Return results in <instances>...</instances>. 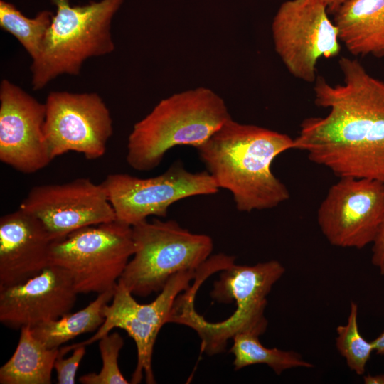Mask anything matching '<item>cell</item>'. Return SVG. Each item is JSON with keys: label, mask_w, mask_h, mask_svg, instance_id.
Listing matches in <instances>:
<instances>
[{"label": "cell", "mask_w": 384, "mask_h": 384, "mask_svg": "<svg viewBox=\"0 0 384 384\" xmlns=\"http://www.w3.org/2000/svg\"><path fill=\"white\" fill-rule=\"evenodd\" d=\"M372 245V264L384 275V215Z\"/></svg>", "instance_id": "obj_25"}, {"label": "cell", "mask_w": 384, "mask_h": 384, "mask_svg": "<svg viewBox=\"0 0 384 384\" xmlns=\"http://www.w3.org/2000/svg\"><path fill=\"white\" fill-rule=\"evenodd\" d=\"M135 251L132 226L117 220L53 242L50 265L65 270L78 294L114 289Z\"/></svg>", "instance_id": "obj_7"}, {"label": "cell", "mask_w": 384, "mask_h": 384, "mask_svg": "<svg viewBox=\"0 0 384 384\" xmlns=\"http://www.w3.org/2000/svg\"><path fill=\"white\" fill-rule=\"evenodd\" d=\"M114 289L98 294L95 299L75 313L31 327L33 336L48 348L60 346L76 336L97 330L103 324V306L112 300Z\"/></svg>", "instance_id": "obj_19"}, {"label": "cell", "mask_w": 384, "mask_h": 384, "mask_svg": "<svg viewBox=\"0 0 384 384\" xmlns=\"http://www.w3.org/2000/svg\"><path fill=\"white\" fill-rule=\"evenodd\" d=\"M338 65L341 84L317 75L314 103L329 112L302 122L294 149L339 178L384 183V81L356 59L342 57Z\"/></svg>", "instance_id": "obj_1"}, {"label": "cell", "mask_w": 384, "mask_h": 384, "mask_svg": "<svg viewBox=\"0 0 384 384\" xmlns=\"http://www.w3.org/2000/svg\"><path fill=\"white\" fill-rule=\"evenodd\" d=\"M46 105L7 79L0 84V160L23 174L47 166L53 158L43 125Z\"/></svg>", "instance_id": "obj_14"}, {"label": "cell", "mask_w": 384, "mask_h": 384, "mask_svg": "<svg viewBox=\"0 0 384 384\" xmlns=\"http://www.w3.org/2000/svg\"><path fill=\"white\" fill-rule=\"evenodd\" d=\"M20 331L14 353L0 368V383L50 384L59 348H47L33 336L29 326Z\"/></svg>", "instance_id": "obj_18"}, {"label": "cell", "mask_w": 384, "mask_h": 384, "mask_svg": "<svg viewBox=\"0 0 384 384\" xmlns=\"http://www.w3.org/2000/svg\"><path fill=\"white\" fill-rule=\"evenodd\" d=\"M384 215V183L341 178L317 210V223L327 241L343 248L372 244Z\"/></svg>", "instance_id": "obj_12"}, {"label": "cell", "mask_w": 384, "mask_h": 384, "mask_svg": "<svg viewBox=\"0 0 384 384\" xmlns=\"http://www.w3.org/2000/svg\"><path fill=\"white\" fill-rule=\"evenodd\" d=\"M53 15L52 11L43 10L30 18L14 4L0 1V27L18 40L31 60L40 52Z\"/></svg>", "instance_id": "obj_21"}, {"label": "cell", "mask_w": 384, "mask_h": 384, "mask_svg": "<svg viewBox=\"0 0 384 384\" xmlns=\"http://www.w3.org/2000/svg\"><path fill=\"white\" fill-rule=\"evenodd\" d=\"M78 294L69 273L50 265L24 282L0 287V321L18 329L57 319L70 312Z\"/></svg>", "instance_id": "obj_15"}, {"label": "cell", "mask_w": 384, "mask_h": 384, "mask_svg": "<svg viewBox=\"0 0 384 384\" xmlns=\"http://www.w3.org/2000/svg\"><path fill=\"white\" fill-rule=\"evenodd\" d=\"M50 1L55 14L31 65L33 90L43 89L59 75H78L88 58L111 53L114 50L111 23L124 0L83 6H72L70 0Z\"/></svg>", "instance_id": "obj_5"}, {"label": "cell", "mask_w": 384, "mask_h": 384, "mask_svg": "<svg viewBox=\"0 0 384 384\" xmlns=\"http://www.w3.org/2000/svg\"><path fill=\"white\" fill-rule=\"evenodd\" d=\"M201 267L172 276L158 296L145 304L138 303L134 295L118 281L111 304L102 308L103 324L90 338L75 344L87 346L110 334L112 329H122L132 338L137 346V362L130 383H141L144 376L146 383H156L152 370L156 339L161 327L169 323L177 298L191 287V281L196 277Z\"/></svg>", "instance_id": "obj_8"}, {"label": "cell", "mask_w": 384, "mask_h": 384, "mask_svg": "<svg viewBox=\"0 0 384 384\" xmlns=\"http://www.w3.org/2000/svg\"><path fill=\"white\" fill-rule=\"evenodd\" d=\"M45 105L43 133L53 159L69 151L90 160L105 154L113 122L97 93L53 91Z\"/></svg>", "instance_id": "obj_11"}, {"label": "cell", "mask_w": 384, "mask_h": 384, "mask_svg": "<svg viewBox=\"0 0 384 384\" xmlns=\"http://www.w3.org/2000/svg\"><path fill=\"white\" fill-rule=\"evenodd\" d=\"M53 240L41 222L18 208L0 218V287L24 282L50 265Z\"/></svg>", "instance_id": "obj_16"}, {"label": "cell", "mask_w": 384, "mask_h": 384, "mask_svg": "<svg viewBox=\"0 0 384 384\" xmlns=\"http://www.w3.org/2000/svg\"><path fill=\"white\" fill-rule=\"evenodd\" d=\"M85 346L74 343L59 348V353L54 363L58 384L75 383L78 366L86 352Z\"/></svg>", "instance_id": "obj_24"}, {"label": "cell", "mask_w": 384, "mask_h": 384, "mask_svg": "<svg viewBox=\"0 0 384 384\" xmlns=\"http://www.w3.org/2000/svg\"><path fill=\"white\" fill-rule=\"evenodd\" d=\"M365 384H384V374H368L363 377Z\"/></svg>", "instance_id": "obj_27"}, {"label": "cell", "mask_w": 384, "mask_h": 384, "mask_svg": "<svg viewBox=\"0 0 384 384\" xmlns=\"http://www.w3.org/2000/svg\"><path fill=\"white\" fill-rule=\"evenodd\" d=\"M101 184L116 220L132 227L151 215L166 217L169 208L178 201L213 195L219 190L207 171L192 173L180 161L154 177L141 178L127 174H112Z\"/></svg>", "instance_id": "obj_10"}, {"label": "cell", "mask_w": 384, "mask_h": 384, "mask_svg": "<svg viewBox=\"0 0 384 384\" xmlns=\"http://www.w3.org/2000/svg\"><path fill=\"white\" fill-rule=\"evenodd\" d=\"M325 3L329 14H333L338 8L347 0H323Z\"/></svg>", "instance_id": "obj_28"}, {"label": "cell", "mask_w": 384, "mask_h": 384, "mask_svg": "<svg viewBox=\"0 0 384 384\" xmlns=\"http://www.w3.org/2000/svg\"><path fill=\"white\" fill-rule=\"evenodd\" d=\"M230 117L223 99L210 88L173 94L134 124L128 137L127 162L139 171L153 170L171 149L197 147Z\"/></svg>", "instance_id": "obj_4"}, {"label": "cell", "mask_w": 384, "mask_h": 384, "mask_svg": "<svg viewBox=\"0 0 384 384\" xmlns=\"http://www.w3.org/2000/svg\"><path fill=\"white\" fill-rule=\"evenodd\" d=\"M196 149L218 188L231 193L238 210L272 209L289 198L271 167L279 155L294 149L289 135L230 117Z\"/></svg>", "instance_id": "obj_2"}, {"label": "cell", "mask_w": 384, "mask_h": 384, "mask_svg": "<svg viewBox=\"0 0 384 384\" xmlns=\"http://www.w3.org/2000/svg\"><path fill=\"white\" fill-rule=\"evenodd\" d=\"M19 208L37 218L53 241L80 228L116 220L102 185L87 178L36 186Z\"/></svg>", "instance_id": "obj_13"}, {"label": "cell", "mask_w": 384, "mask_h": 384, "mask_svg": "<svg viewBox=\"0 0 384 384\" xmlns=\"http://www.w3.org/2000/svg\"><path fill=\"white\" fill-rule=\"evenodd\" d=\"M358 310L357 304L351 301L347 323L336 328V347L350 370L363 375L374 351L371 341L366 340L359 331Z\"/></svg>", "instance_id": "obj_22"}, {"label": "cell", "mask_w": 384, "mask_h": 384, "mask_svg": "<svg viewBox=\"0 0 384 384\" xmlns=\"http://www.w3.org/2000/svg\"><path fill=\"white\" fill-rule=\"evenodd\" d=\"M339 40L354 56H384V0H347L333 14Z\"/></svg>", "instance_id": "obj_17"}, {"label": "cell", "mask_w": 384, "mask_h": 384, "mask_svg": "<svg viewBox=\"0 0 384 384\" xmlns=\"http://www.w3.org/2000/svg\"><path fill=\"white\" fill-rule=\"evenodd\" d=\"M284 272L277 260L255 265L234 262L220 271L210 292L218 302H235V310L230 317L214 323L206 320L195 310L196 295L185 293L177 299L169 323L193 329L201 338V351L209 356L223 352L228 341L238 333L249 331L261 336L267 326L265 316L267 297Z\"/></svg>", "instance_id": "obj_3"}, {"label": "cell", "mask_w": 384, "mask_h": 384, "mask_svg": "<svg viewBox=\"0 0 384 384\" xmlns=\"http://www.w3.org/2000/svg\"><path fill=\"white\" fill-rule=\"evenodd\" d=\"M258 335L243 331L233 338L230 352L234 356L233 366L235 370L245 367L265 364L271 368L277 375L293 368H312L313 364L306 361L297 352L283 351L277 348L264 346Z\"/></svg>", "instance_id": "obj_20"}, {"label": "cell", "mask_w": 384, "mask_h": 384, "mask_svg": "<svg viewBox=\"0 0 384 384\" xmlns=\"http://www.w3.org/2000/svg\"><path fill=\"white\" fill-rule=\"evenodd\" d=\"M373 351L378 355L384 356V331L371 341Z\"/></svg>", "instance_id": "obj_26"}, {"label": "cell", "mask_w": 384, "mask_h": 384, "mask_svg": "<svg viewBox=\"0 0 384 384\" xmlns=\"http://www.w3.org/2000/svg\"><path fill=\"white\" fill-rule=\"evenodd\" d=\"M97 341L102 367L98 373H90L79 378L82 384H129L118 365L120 350L124 340L117 332L108 334Z\"/></svg>", "instance_id": "obj_23"}, {"label": "cell", "mask_w": 384, "mask_h": 384, "mask_svg": "<svg viewBox=\"0 0 384 384\" xmlns=\"http://www.w3.org/2000/svg\"><path fill=\"white\" fill-rule=\"evenodd\" d=\"M274 50L288 72L314 82L316 64L341 51L338 29L329 17L323 0H287L275 14L272 26Z\"/></svg>", "instance_id": "obj_9"}, {"label": "cell", "mask_w": 384, "mask_h": 384, "mask_svg": "<svg viewBox=\"0 0 384 384\" xmlns=\"http://www.w3.org/2000/svg\"><path fill=\"white\" fill-rule=\"evenodd\" d=\"M135 251L119 282L133 294L159 292L174 274L199 269L210 257L212 238L176 220L154 219L132 227Z\"/></svg>", "instance_id": "obj_6"}]
</instances>
